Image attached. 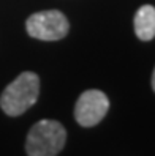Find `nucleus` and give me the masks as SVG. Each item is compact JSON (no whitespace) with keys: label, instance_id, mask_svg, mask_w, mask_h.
<instances>
[{"label":"nucleus","instance_id":"4","mask_svg":"<svg viewBox=\"0 0 155 156\" xmlns=\"http://www.w3.org/2000/svg\"><path fill=\"white\" fill-rule=\"evenodd\" d=\"M109 111V99L101 90H86L75 106V118L84 128L98 125Z\"/></svg>","mask_w":155,"mask_h":156},{"label":"nucleus","instance_id":"1","mask_svg":"<svg viewBox=\"0 0 155 156\" xmlns=\"http://www.w3.org/2000/svg\"><path fill=\"white\" fill-rule=\"evenodd\" d=\"M40 95V77L32 71L21 73L10 85H6L0 96V107L10 115L17 117L36 103Z\"/></svg>","mask_w":155,"mask_h":156},{"label":"nucleus","instance_id":"6","mask_svg":"<svg viewBox=\"0 0 155 156\" xmlns=\"http://www.w3.org/2000/svg\"><path fill=\"white\" fill-rule=\"evenodd\" d=\"M152 88H153V91H155V69H153V73H152Z\"/></svg>","mask_w":155,"mask_h":156},{"label":"nucleus","instance_id":"3","mask_svg":"<svg viewBox=\"0 0 155 156\" xmlns=\"http://www.w3.org/2000/svg\"><path fill=\"white\" fill-rule=\"evenodd\" d=\"M25 29L32 38L41 41H59L65 38L70 24L65 14L59 10L33 13L25 22Z\"/></svg>","mask_w":155,"mask_h":156},{"label":"nucleus","instance_id":"2","mask_svg":"<svg viewBox=\"0 0 155 156\" xmlns=\"http://www.w3.org/2000/svg\"><path fill=\"white\" fill-rule=\"evenodd\" d=\"M67 142V131L56 120H40L27 136L25 151L29 156H57Z\"/></svg>","mask_w":155,"mask_h":156},{"label":"nucleus","instance_id":"5","mask_svg":"<svg viewBox=\"0 0 155 156\" xmlns=\"http://www.w3.org/2000/svg\"><path fill=\"white\" fill-rule=\"evenodd\" d=\"M135 33L142 41L155 38V8L152 5H142L135 14Z\"/></svg>","mask_w":155,"mask_h":156}]
</instances>
